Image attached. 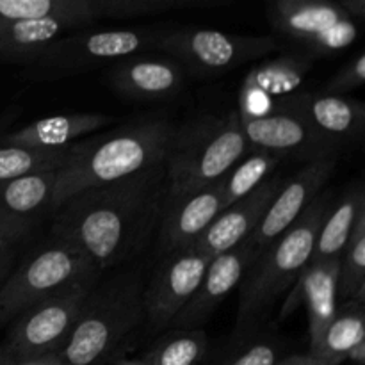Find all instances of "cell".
<instances>
[{
	"instance_id": "6da1fadb",
	"label": "cell",
	"mask_w": 365,
	"mask_h": 365,
	"mask_svg": "<svg viewBox=\"0 0 365 365\" xmlns=\"http://www.w3.org/2000/svg\"><path fill=\"white\" fill-rule=\"evenodd\" d=\"M166 163L134 177L86 189L53 210L52 237L81 248L100 271L130 260L163 217Z\"/></svg>"
},
{
	"instance_id": "603a6c76",
	"label": "cell",
	"mask_w": 365,
	"mask_h": 365,
	"mask_svg": "<svg viewBox=\"0 0 365 365\" xmlns=\"http://www.w3.org/2000/svg\"><path fill=\"white\" fill-rule=\"evenodd\" d=\"M365 287L359 289L346 302L339 303L334 319L324 328L317 344L310 349V355L327 365H341L346 362L353 348L365 341Z\"/></svg>"
},
{
	"instance_id": "4dcf8cb0",
	"label": "cell",
	"mask_w": 365,
	"mask_h": 365,
	"mask_svg": "<svg viewBox=\"0 0 365 365\" xmlns=\"http://www.w3.org/2000/svg\"><path fill=\"white\" fill-rule=\"evenodd\" d=\"M282 344L277 337L262 330L248 337L232 341L230 351L217 365H277L282 359Z\"/></svg>"
},
{
	"instance_id": "8d00e7d4",
	"label": "cell",
	"mask_w": 365,
	"mask_h": 365,
	"mask_svg": "<svg viewBox=\"0 0 365 365\" xmlns=\"http://www.w3.org/2000/svg\"><path fill=\"white\" fill-rule=\"evenodd\" d=\"M277 365H327V364H323L319 359H316L314 355L307 353V355L284 356V359L278 360Z\"/></svg>"
},
{
	"instance_id": "1f68e13d",
	"label": "cell",
	"mask_w": 365,
	"mask_h": 365,
	"mask_svg": "<svg viewBox=\"0 0 365 365\" xmlns=\"http://www.w3.org/2000/svg\"><path fill=\"white\" fill-rule=\"evenodd\" d=\"M96 20L100 18H134L157 14L178 7V0H88Z\"/></svg>"
},
{
	"instance_id": "83f0119b",
	"label": "cell",
	"mask_w": 365,
	"mask_h": 365,
	"mask_svg": "<svg viewBox=\"0 0 365 365\" xmlns=\"http://www.w3.org/2000/svg\"><path fill=\"white\" fill-rule=\"evenodd\" d=\"M66 148H25L0 143V184L46 168L61 166L66 157Z\"/></svg>"
},
{
	"instance_id": "5bb4252c",
	"label": "cell",
	"mask_w": 365,
	"mask_h": 365,
	"mask_svg": "<svg viewBox=\"0 0 365 365\" xmlns=\"http://www.w3.org/2000/svg\"><path fill=\"white\" fill-rule=\"evenodd\" d=\"M187 71L163 52H139L107 66V82L121 98L134 102L171 100L184 89Z\"/></svg>"
},
{
	"instance_id": "60d3db41",
	"label": "cell",
	"mask_w": 365,
	"mask_h": 365,
	"mask_svg": "<svg viewBox=\"0 0 365 365\" xmlns=\"http://www.w3.org/2000/svg\"><path fill=\"white\" fill-rule=\"evenodd\" d=\"M113 365H145V362L141 359H123V356H120V359L114 360Z\"/></svg>"
},
{
	"instance_id": "484cf974",
	"label": "cell",
	"mask_w": 365,
	"mask_h": 365,
	"mask_svg": "<svg viewBox=\"0 0 365 365\" xmlns=\"http://www.w3.org/2000/svg\"><path fill=\"white\" fill-rule=\"evenodd\" d=\"M209 351L205 330H168L141 356L145 365H198Z\"/></svg>"
},
{
	"instance_id": "3957f363",
	"label": "cell",
	"mask_w": 365,
	"mask_h": 365,
	"mask_svg": "<svg viewBox=\"0 0 365 365\" xmlns=\"http://www.w3.org/2000/svg\"><path fill=\"white\" fill-rule=\"evenodd\" d=\"M330 207L331 200L328 192L317 196L287 232L274 239L253 259L239 284L241 292L232 341L262 330L282 292L292 287L296 278L309 266L317 232Z\"/></svg>"
},
{
	"instance_id": "cb8c5ba5",
	"label": "cell",
	"mask_w": 365,
	"mask_h": 365,
	"mask_svg": "<svg viewBox=\"0 0 365 365\" xmlns=\"http://www.w3.org/2000/svg\"><path fill=\"white\" fill-rule=\"evenodd\" d=\"M365 210V195L360 184L349 185L344 195L330 207L314 245L310 262H330L341 259L353 234L356 220Z\"/></svg>"
},
{
	"instance_id": "ac0fdd59",
	"label": "cell",
	"mask_w": 365,
	"mask_h": 365,
	"mask_svg": "<svg viewBox=\"0 0 365 365\" xmlns=\"http://www.w3.org/2000/svg\"><path fill=\"white\" fill-rule=\"evenodd\" d=\"M312 57L294 50L253 66L239 89V116L262 114L280 98L298 93L296 89L312 70Z\"/></svg>"
},
{
	"instance_id": "836d02e7",
	"label": "cell",
	"mask_w": 365,
	"mask_h": 365,
	"mask_svg": "<svg viewBox=\"0 0 365 365\" xmlns=\"http://www.w3.org/2000/svg\"><path fill=\"white\" fill-rule=\"evenodd\" d=\"M34 220L14 216L0 209V250H14L18 242L31 234Z\"/></svg>"
},
{
	"instance_id": "ba28073f",
	"label": "cell",
	"mask_w": 365,
	"mask_h": 365,
	"mask_svg": "<svg viewBox=\"0 0 365 365\" xmlns=\"http://www.w3.org/2000/svg\"><path fill=\"white\" fill-rule=\"evenodd\" d=\"M284 48L274 36L230 34L214 29H164L157 52L173 57L187 75L214 77Z\"/></svg>"
},
{
	"instance_id": "8fae6325",
	"label": "cell",
	"mask_w": 365,
	"mask_h": 365,
	"mask_svg": "<svg viewBox=\"0 0 365 365\" xmlns=\"http://www.w3.org/2000/svg\"><path fill=\"white\" fill-rule=\"evenodd\" d=\"M210 259L198 250L187 248L166 253L143 292L146 334L157 335L170 330L175 317L187 305Z\"/></svg>"
},
{
	"instance_id": "74e56055",
	"label": "cell",
	"mask_w": 365,
	"mask_h": 365,
	"mask_svg": "<svg viewBox=\"0 0 365 365\" xmlns=\"http://www.w3.org/2000/svg\"><path fill=\"white\" fill-rule=\"evenodd\" d=\"M13 365H64L61 362L59 355L52 353V355H43V356H32V359H21L14 360Z\"/></svg>"
},
{
	"instance_id": "e575fe53",
	"label": "cell",
	"mask_w": 365,
	"mask_h": 365,
	"mask_svg": "<svg viewBox=\"0 0 365 365\" xmlns=\"http://www.w3.org/2000/svg\"><path fill=\"white\" fill-rule=\"evenodd\" d=\"M335 4L356 24L365 20V0H335Z\"/></svg>"
},
{
	"instance_id": "b9f144b4",
	"label": "cell",
	"mask_w": 365,
	"mask_h": 365,
	"mask_svg": "<svg viewBox=\"0 0 365 365\" xmlns=\"http://www.w3.org/2000/svg\"><path fill=\"white\" fill-rule=\"evenodd\" d=\"M14 359L9 355V353L4 349V346L0 344V365H13Z\"/></svg>"
},
{
	"instance_id": "d4e9b609",
	"label": "cell",
	"mask_w": 365,
	"mask_h": 365,
	"mask_svg": "<svg viewBox=\"0 0 365 365\" xmlns=\"http://www.w3.org/2000/svg\"><path fill=\"white\" fill-rule=\"evenodd\" d=\"M59 166L46 168L0 184V209L20 217L34 220L36 214L50 210Z\"/></svg>"
},
{
	"instance_id": "5b68a950",
	"label": "cell",
	"mask_w": 365,
	"mask_h": 365,
	"mask_svg": "<svg viewBox=\"0 0 365 365\" xmlns=\"http://www.w3.org/2000/svg\"><path fill=\"white\" fill-rule=\"evenodd\" d=\"M248 150L237 109L177 127L166 160L164 207L223 180Z\"/></svg>"
},
{
	"instance_id": "44dd1931",
	"label": "cell",
	"mask_w": 365,
	"mask_h": 365,
	"mask_svg": "<svg viewBox=\"0 0 365 365\" xmlns=\"http://www.w3.org/2000/svg\"><path fill=\"white\" fill-rule=\"evenodd\" d=\"M292 285L294 289L282 309V319H285L298 305H305L309 314V337L312 349L337 312L339 260L309 262Z\"/></svg>"
},
{
	"instance_id": "f35d334b",
	"label": "cell",
	"mask_w": 365,
	"mask_h": 365,
	"mask_svg": "<svg viewBox=\"0 0 365 365\" xmlns=\"http://www.w3.org/2000/svg\"><path fill=\"white\" fill-rule=\"evenodd\" d=\"M346 362H351L355 365H364L365 364V341L356 344L355 348L349 351V355L346 356Z\"/></svg>"
},
{
	"instance_id": "7402d4cb",
	"label": "cell",
	"mask_w": 365,
	"mask_h": 365,
	"mask_svg": "<svg viewBox=\"0 0 365 365\" xmlns=\"http://www.w3.org/2000/svg\"><path fill=\"white\" fill-rule=\"evenodd\" d=\"M114 118L102 113H71L41 118L18 130L9 132L0 139L6 145L25 146V148L59 150L73 145L78 139L88 138L96 130L114 123Z\"/></svg>"
},
{
	"instance_id": "7a4b0ae2",
	"label": "cell",
	"mask_w": 365,
	"mask_h": 365,
	"mask_svg": "<svg viewBox=\"0 0 365 365\" xmlns=\"http://www.w3.org/2000/svg\"><path fill=\"white\" fill-rule=\"evenodd\" d=\"M177 125L164 118L127 123L75 141L57 171L50 212L86 189L134 177L168 160Z\"/></svg>"
},
{
	"instance_id": "f1b7e54d",
	"label": "cell",
	"mask_w": 365,
	"mask_h": 365,
	"mask_svg": "<svg viewBox=\"0 0 365 365\" xmlns=\"http://www.w3.org/2000/svg\"><path fill=\"white\" fill-rule=\"evenodd\" d=\"M365 287V210L356 220L353 234L339 259V303Z\"/></svg>"
},
{
	"instance_id": "4fadbf2b",
	"label": "cell",
	"mask_w": 365,
	"mask_h": 365,
	"mask_svg": "<svg viewBox=\"0 0 365 365\" xmlns=\"http://www.w3.org/2000/svg\"><path fill=\"white\" fill-rule=\"evenodd\" d=\"M339 157L307 163L294 177L284 180L262 221L250 237L255 257L274 239L287 232L303 216L310 203L319 196L321 189L327 185L337 168Z\"/></svg>"
},
{
	"instance_id": "30bf717a",
	"label": "cell",
	"mask_w": 365,
	"mask_h": 365,
	"mask_svg": "<svg viewBox=\"0 0 365 365\" xmlns=\"http://www.w3.org/2000/svg\"><path fill=\"white\" fill-rule=\"evenodd\" d=\"M96 282L75 285L14 317L2 342L4 349L14 360L59 353Z\"/></svg>"
},
{
	"instance_id": "52a82bcc",
	"label": "cell",
	"mask_w": 365,
	"mask_h": 365,
	"mask_svg": "<svg viewBox=\"0 0 365 365\" xmlns=\"http://www.w3.org/2000/svg\"><path fill=\"white\" fill-rule=\"evenodd\" d=\"M164 29H78L57 39L31 64L29 75L36 81L73 77L96 68H107L123 57L157 50Z\"/></svg>"
},
{
	"instance_id": "2e32d148",
	"label": "cell",
	"mask_w": 365,
	"mask_h": 365,
	"mask_svg": "<svg viewBox=\"0 0 365 365\" xmlns=\"http://www.w3.org/2000/svg\"><path fill=\"white\" fill-rule=\"evenodd\" d=\"M253 259L255 250L250 239L228 252L212 257L195 294L175 317L170 330H200L221 302L241 284Z\"/></svg>"
},
{
	"instance_id": "d6986e66",
	"label": "cell",
	"mask_w": 365,
	"mask_h": 365,
	"mask_svg": "<svg viewBox=\"0 0 365 365\" xmlns=\"http://www.w3.org/2000/svg\"><path fill=\"white\" fill-rule=\"evenodd\" d=\"M221 210H223L221 182L164 207L159 223L160 250L164 255L191 248Z\"/></svg>"
},
{
	"instance_id": "7c38bea8",
	"label": "cell",
	"mask_w": 365,
	"mask_h": 365,
	"mask_svg": "<svg viewBox=\"0 0 365 365\" xmlns=\"http://www.w3.org/2000/svg\"><path fill=\"white\" fill-rule=\"evenodd\" d=\"M242 130L250 148H259L273 155L314 163L341 155L337 146L330 145L316 134L298 114L274 103L266 113L241 118Z\"/></svg>"
},
{
	"instance_id": "277c9868",
	"label": "cell",
	"mask_w": 365,
	"mask_h": 365,
	"mask_svg": "<svg viewBox=\"0 0 365 365\" xmlns=\"http://www.w3.org/2000/svg\"><path fill=\"white\" fill-rule=\"evenodd\" d=\"M145 284L139 271L96 282L81 316L57 353L64 365H106L120 359L128 339L145 327Z\"/></svg>"
},
{
	"instance_id": "e0dca14e",
	"label": "cell",
	"mask_w": 365,
	"mask_h": 365,
	"mask_svg": "<svg viewBox=\"0 0 365 365\" xmlns=\"http://www.w3.org/2000/svg\"><path fill=\"white\" fill-rule=\"evenodd\" d=\"M284 180L285 178L278 175H271L255 191L225 207L191 248L212 259L248 241L262 221Z\"/></svg>"
},
{
	"instance_id": "ffe728a7",
	"label": "cell",
	"mask_w": 365,
	"mask_h": 365,
	"mask_svg": "<svg viewBox=\"0 0 365 365\" xmlns=\"http://www.w3.org/2000/svg\"><path fill=\"white\" fill-rule=\"evenodd\" d=\"M93 24V18L77 14H57L0 24V59L31 66L57 39L78 29L91 27Z\"/></svg>"
},
{
	"instance_id": "9a60e30c",
	"label": "cell",
	"mask_w": 365,
	"mask_h": 365,
	"mask_svg": "<svg viewBox=\"0 0 365 365\" xmlns=\"http://www.w3.org/2000/svg\"><path fill=\"white\" fill-rule=\"evenodd\" d=\"M277 103L298 114L319 138L341 152L359 143L364 135L365 107L360 100L348 95L303 91L284 96Z\"/></svg>"
},
{
	"instance_id": "4316f807",
	"label": "cell",
	"mask_w": 365,
	"mask_h": 365,
	"mask_svg": "<svg viewBox=\"0 0 365 365\" xmlns=\"http://www.w3.org/2000/svg\"><path fill=\"white\" fill-rule=\"evenodd\" d=\"M282 164L280 157L259 148H250L246 155L228 171L221 180L223 187V209L237 202L242 196L255 191L262 182H266Z\"/></svg>"
},
{
	"instance_id": "f546056e",
	"label": "cell",
	"mask_w": 365,
	"mask_h": 365,
	"mask_svg": "<svg viewBox=\"0 0 365 365\" xmlns=\"http://www.w3.org/2000/svg\"><path fill=\"white\" fill-rule=\"evenodd\" d=\"M57 14L89 16L96 21L88 0H0V24Z\"/></svg>"
},
{
	"instance_id": "d590c367",
	"label": "cell",
	"mask_w": 365,
	"mask_h": 365,
	"mask_svg": "<svg viewBox=\"0 0 365 365\" xmlns=\"http://www.w3.org/2000/svg\"><path fill=\"white\" fill-rule=\"evenodd\" d=\"M14 266V250H0V287Z\"/></svg>"
},
{
	"instance_id": "8992f818",
	"label": "cell",
	"mask_w": 365,
	"mask_h": 365,
	"mask_svg": "<svg viewBox=\"0 0 365 365\" xmlns=\"http://www.w3.org/2000/svg\"><path fill=\"white\" fill-rule=\"evenodd\" d=\"M100 273L81 248L52 237L13 267L0 287V327H7L27 309L75 285L96 282Z\"/></svg>"
},
{
	"instance_id": "d6a6232c",
	"label": "cell",
	"mask_w": 365,
	"mask_h": 365,
	"mask_svg": "<svg viewBox=\"0 0 365 365\" xmlns=\"http://www.w3.org/2000/svg\"><path fill=\"white\" fill-rule=\"evenodd\" d=\"M365 81V53L360 52L341 68L324 86L323 93L327 95H346L353 89L362 88Z\"/></svg>"
},
{
	"instance_id": "ab89813d",
	"label": "cell",
	"mask_w": 365,
	"mask_h": 365,
	"mask_svg": "<svg viewBox=\"0 0 365 365\" xmlns=\"http://www.w3.org/2000/svg\"><path fill=\"white\" fill-rule=\"evenodd\" d=\"M228 0H178V7H209L220 6Z\"/></svg>"
},
{
	"instance_id": "9c48e42d",
	"label": "cell",
	"mask_w": 365,
	"mask_h": 365,
	"mask_svg": "<svg viewBox=\"0 0 365 365\" xmlns=\"http://www.w3.org/2000/svg\"><path fill=\"white\" fill-rule=\"evenodd\" d=\"M266 11L274 38L312 59L342 52L359 38V24L335 0H267Z\"/></svg>"
}]
</instances>
